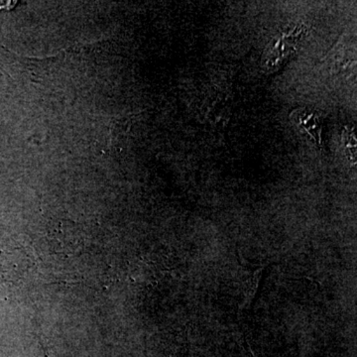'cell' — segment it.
<instances>
[{"label": "cell", "instance_id": "1", "mask_svg": "<svg viewBox=\"0 0 357 357\" xmlns=\"http://www.w3.org/2000/svg\"><path fill=\"white\" fill-rule=\"evenodd\" d=\"M302 34L303 29L299 28L291 33H283L272 40L271 43L265 50L263 66L267 70L278 69L279 66L287 61V59L297 50Z\"/></svg>", "mask_w": 357, "mask_h": 357}, {"label": "cell", "instance_id": "2", "mask_svg": "<svg viewBox=\"0 0 357 357\" xmlns=\"http://www.w3.org/2000/svg\"><path fill=\"white\" fill-rule=\"evenodd\" d=\"M292 119L297 128L311 137L317 146H321V124L316 112L307 109H296L292 114Z\"/></svg>", "mask_w": 357, "mask_h": 357}]
</instances>
